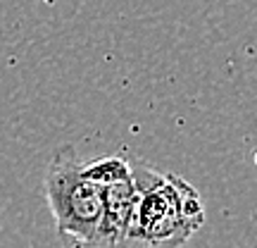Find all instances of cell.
I'll list each match as a JSON object with an SVG mask.
<instances>
[{
    "label": "cell",
    "instance_id": "obj_1",
    "mask_svg": "<svg viewBox=\"0 0 257 248\" xmlns=\"http://www.w3.org/2000/svg\"><path fill=\"white\" fill-rule=\"evenodd\" d=\"M136 201L121 246H181L205 224L198 189L176 172L131 157Z\"/></svg>",
    "mask_w": 257,
    "mask_h": 248
},
{
    "label": "cell",
    "instance_id": "obj_2",
    "mask_svg": "<svg viewBox=\"0 0 257 248\" xmlns=\"http://www.w3.org/2000/svg\"><path fill=\"white\" fill-rule=\"evenodd\" d=\"M48 208L60 236L76 246H93L102 217V186L88 175L74 146H60L43 179Z\"/></svg>",
    "mask_w": 257,
    "mask_h": 248
},
{
    "label": "cell",
    "instance_id": "obj_3",
    "mask_svg": "<svg viewBox=\"0 0 257 248\" xmlns=\"http://www.w3.org/2000/svg\"><path fill=\"white\" fill-rule=\"evenodd\" d=\"M86 170L102 186V217L93 246H121L136 201L131 162L121 155H107L88 162Z\"/></svg>",
    "mask_w": 257,
    "mask_h": 248
}]
</instances>
